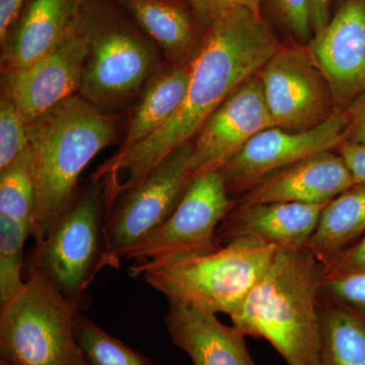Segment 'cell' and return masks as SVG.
I'll return each mask as SVG.
<instances>
[{
  "label": "cell",
  "instance_id": "cell-23",
  "mask_svg": "<svg viewBox=\"0 0 365 365\" xmlns=\"http://www.w3.org/2000/svg\"><path fill=\"white\" fill-rule=\"evenodd\" d=\"M36 188L30 148L0 170V215L31 230L35 225Z\"/></svg>",
  "mask_w": 365,
  "mask_h": 365
},
{
  "label": "cell",
  "instance_id": "cell-12",
  "mask_svg": "<svg viewBox=\"0 0 365 365\" xmlns=\"http://www.w3.org/2000/svg\"><path fill=\"white\" fill-rule=\"evenodd\" d=\"M273 126L257 74L212 113L192 141V181L209 173L220 172L250 139Z\"/></svg>",
  "mask_w": 365,
  "mask_h": 365
},
{
  "label": "cell",
  "instance_id": "cell-6",
  "mask_svg": "<svg viewBox=\"0 0 365 365\" xmlns=\"http://www.w3.org/2000/svg\"><path fill=\"white\" fill-rule=\"evenodd\" d=\"M78 26L88 40L78 95L106 111L121 109L141 93L155 71V51L102 0H86Z\"/></svg>",
  "mask_w": 365,
  "mask_h": 365
},
{
  "label": "cell",
  "instance_id": "cell-19",
  "mask_svg": "<svg viewBox=\"0 0 365 365\" xmlns=\"http://www.w3.org/2000/svg\"><path fill=\"white\" fill-rule=\"evenodd\" d=\"M365 235V185H353L329 201L306 248L325 266Z\"/></svg>",
  "mask_w": 365,
  "mask_h": 365
},
{
  "label": "cell",
  "instance_id": "cell-14",
  "mask_svg": "<svg viewBox=\"0 0 365 365\" xmlns=\"http://www.w3.org/2000/svg\"><path fill=\"white\" fill-rule=\"evenodd\" d=\"M307 49L330 85L336 109L344 112L365 93V0H342Z\"/></svg>",
  "mask_w": 365,
  "mask_h": 365
},
{
  "label": "cell",
  "instance_id": "cell-21",
  "mask_svg": "<svg viewBox=\"0 0 365 365\" xmlns=\"http://www.w3.org/2000/svg\"><path fill=\"white\" fill-rule=\"evenodd\" d=\"M124 7L175 62H181L196 43L189 11L178 0H113Z\"/></svg>",
  "mask_w": 365,
  "mask_h": 365
},
{
  "label": "cell",
  "instance_id": "cell-32",
  "mask_svg": "<svg viewBox=\"0 0 365 365\" xmlns=\"http://www.w3.org/2000/svg\"><path fill=\"white\" fill-rule=\"evenodd\" d=\"M29 0H0V43H4L7 34L23 11Z\"/></svg>",
  "mask_w": 365,
  "mask_h": 365
},
{
  "label": "cell",
  "instance_id": "cell-24",
  "mask_svg": "<svg viewBox=\"0 0 365 365\" xmlns=\"http://www.w3.org/2000/svg\"><path fill=\"white\" fill-rule=\"evenodd\" d=\"M76 334L86 365H158L113 337L81 312L76 319Z\"/></svg>",
  "mask_w": 365,
  "mask_h": 365
},
{
  "label": "cell",
  "instance_id": "cell-16",
  "mask_svg": "<svg viewBox=\"0 0 365 365\" xmlns=\"http://www.w3.org/2000/svg\"><path fill=\"white\" fill-rule=\"evenodd\" d=\"M327 203L234 204L218 227V241L222 246L253 240L277 248H304Z\"/></svg>",
  "mask_w": 365,
  "mask_h": 365
},
{
  "label": "cell",
  "instance_id": "cell-20",
  "mask_svg": "<svg viewBox=\"0 0 365 365\" xmlns=\"http://www.w3.org/2000/svg\"><path fill=\"white\" fill-rule=\"evenodd\" d=\"M190 60L170 67L151 81L132 115L126 136L118 150H127L145 140L179 111L188 90Z\"/></svg>",
  "mask_w": 365,
  "mask_h": 365
},
{
  "label": "cell",
  "instance_id": "cell-30",
  "mask_svg": "<svg viewBox=\"0 0 365 365\" xmlns=\"http://www.w3.org/2000/svg\"><path fill=\"white\" fill-rule=\"evenodd\" d=\"M347 120L345 143H365V93L345 110Z\"/></svg>",
  "mask_w": 365,
  "mask_h": 365
},
{
  "label": "cell",
  "instance_id": "cell-5",
  "mask_svg": "<svg viewBox=\"0 0 365 365\" xmlns=\"http://www.w3.org/2000/svg\"><path fill=\"white\" fill-rule=\"evenodd\" d=\"M0 307V359L9 365H86L76 334L79 307L40 271Z\"/></svg>",
  "mask_w": 365,
  "mask_h": 365
},
{
  "label": "cell",
  "instance_id": "cell-34",
  "mask_svg": "<svg viewBox=\"0 0 365 365\" xmlns=\"http://www.w3.org/2000/svg\"><path fill=\"white\" fill-rule=\"evenodd\" d=\"M212 18L215 14L232 9V7H246L254 13L261 14L262 0H208Z\"/></svg>",
  "mask_w": 365,
  "mask_h": 365
},
{
  "label": "cell",
  "instance_id": "cell-15",
  "mask_svg": "<svg viewBox=\"0 0 365 365\" xmlns=\"http://www.w3.org/2000/svg\"><path fill=\"white\" fill-rule=\"evenodd\" d=\"M353 185L351 173L340 153L324 151L269 175L234 204L327 203Z\"/></svg>",
  "mask_w": 365,
  "mask_h": 365
},
{
  "label": "cell",
  "instance_id": "cell-36",
  "mask_svg": "<svg viewBox=\"0 0 365 365\" xmlns=\"http://www.w3.org/2000/svg\"><path fill=\"white\" fill-rule=\"evenodd\" d=\"M0 365H9V364H7L6 361H4V359H0Z\"/></svg>",
  "mask_w": 365,
  "mask_h": 365
},
{
  "label": "cell",
  "instance_id": "cell-28",
  "mask_svg": "<svg viewBox=\"0 0 365 365\" xmlns=\"http://www.w3.org/2000/svg\"><path fill=\"white\" fill-rule=\"evenodd\" d=\"M274 14L295 38L309 41L313 37L311 0H268Z\"/></svg>",
  "mask_w": 365,
  "mask_h": 365
},
{
  "label": "cell",
  "instance_id": "cell-9",
  "mask_svg": "<svg viewBox=\"0 0 365 365\" xmlns=\"http://www.w3.org/2000/svg\"><path fill=\"white\" fill-rule=\"evenodd\" d=\"M232 205L220 172L197 178L167 222L128 250L124 258L145 262L218 251L223 247L218 227Z\"/></svg>",
  "mask_w": 365,
  "mask_h": 365
},
{
  "label": "cell",
  "instance_id": "cell-18",
  "mask_svg": "<svg viewBox=\"0 0 365 365\" xmlns=\"http://www.w3.org/2000/svg\"><path fill=\"white\" fill-rule=\"evenodd\" d=\"M163 321L173 345L192 365H256L246 336L234 325H223L215 314L169 302Z\"/></svg>",
  "mask_w": 365,
  "mask_h": 365
},
{
  "label": "cell",
  "instance_id": "cell-2",
  "mask_svg": "<svg viewBox=\"0 0 365 365\" xmlns=\"http://www.w3.org/2000/svg\"><path fill=\"white\" fill-rule=\"evenodd\" d=\"M118 117L81 95L30 123L36 188L35 245L44 241L78 193V181L98 153L116 140Z\"/></svg>",
  "mask_w": 365,
  "mask_h": 365
},
{
  "label": "cell",
  "instance_id": "cell-3",
  "mask_svg": "<svg viewBox=\"0 0 365 365\" xmlns=\"http://www.w3.org/2000/svg\"><path fill=\"white\" fill-rule=\"evenodd\" d=\"M325 271L304 248H278L263 277L230 316L245 336L268 341L287 365H317Z\"/></svg>",
  "mask_w": 365,
  "mask_h": 365
},
{
  "label": "cell",
  "instance_id": "cell-31",
  "mask_svg": "<svg viewBox=\"0 0 365 365\" xmlns=\"http://www.w3.org/2000/svg\"><path fill=\"white\" fill-rule=\"evenodd\" d=\"M339 153L351 173L355 184L365 185V143H344Z\"/></svg>",
  "mask_w": 365,
  "mask_h": 365
},
{
  "label": "cell",
  "instance_id": "cell-26",
  "mask_svg": "<svg viewBox=\"0 0 365 365\" xmlns=\"http://www.w3.org/2000/svg\"><path fill=\"white\" fill-rule=\"evenodd\" d=\"M30 144V124L11 98L1 91L0 98V170L16 160Z\"/></svg>",
  "mask_w": 365,
  "mask_h": 365
},
{
  "label": "cell",
  "instance_id": "cell-8",
  "mask_svg": "<svg viewBox=\"0 0 365 365\" xmlns=\"http://www.w3.org/2000/svg\"><path fill=\"white\" fill-rule=\"evenodd\" d=\"M193 143L173 151L135 188L125 192L107 220L110 267L119 268L128 250L153 234L173 215L190 185Z\"/></svg>",
  "mask_w": 365,
  "mask_h": 365
},
{
  "label": "cell",
  "instance_id": "cell-4",
  "mask_svg": "<svg viewBox=\"0 0 365 365\" xmlns=\"http://www.w3.org/2000/svg\"><path fill=\"white\" fill-rule=\"evenodd\" d=\"M277 249L237 240L213 253L137 262L130 273L143 278L168 302L230 317L263 277Z\"/></svg>",
  "mask_w": 365,
  "mask_h": 365
},
{
  "label": "cell",
  "instance_id": "cell-29",
  "mask_svg": "<svg viewBox=\"0 0 365 365\" xmlns=\"http://www.w3.org/2000/svg\"><path fill=\"white\" fill-rule=\"evenodd\" d=\"M325 276H342L365 272V235L324 266Z\"/></svg>",
  "mask_w": 365,
  "mask_h": 365
},
{
  "label": "cell",
  "instance_id": "cell-22",
  "mask_svg": "<svg viewBox=\"0 0 365 365\" xmlns=\"http://www.w3.org/2000/svg\"><path fill=\"white\" fill-rule=\"evenodd\" d=\"M317 365H365V319L323 292Z\"/></svg>",
  "mask_w": 365,
  "mask_h": 365
},
{
  "label": "cell",
  "instance_id": "cell-13",
  "mask_svg": "<svg viewBox=\"0 0 365 365\" xmlns=\"http://www.w3.org/2000/svg\"><path fill=\"white\" fill-rule=\"evenodd\" d=\"M88 40L78 26L32 66L2 74V90L29 124L55 106L78 95L83 83Z\"/></svg>",
  "mask_w": 365,
  "mask_h": 365
},
{
  "label": "cell",
  "instance_id": "cell-17",
  "mask_svg": "<svg viewBox=\"0 0 365 365\" xmlns=\"http://www.w3.org/2000/svg\"><path fill=\"white\" fill-rule=\"evenodd\" d=\"M86 0H29L1 44L2 74L32 66L78 23Z\"/></svg>",
  "mask_w": 365,
  "mask_h": 365
},
{
  "label": "cell",
  "instance_id": "cell-25",
  "mask_svg": "<svg viewBox=\"0 0 365 365\" xmlns=\"http://www.w3.org/2000/svg\"><path fill=\"white\" fill-rule=\"evenodd\" d=\"M32 237L31 230L20 222L0 215V307L13 299L25 285L24 247Z\"/></svg>",
  "mask_w": 365,
  "mask_h": 365
},
{
  "label": "cell",
  "instance_id": "cell-10",
  "mask_svg": "<svg viewBox=\"0 0 365 365\" xmlns=\"http://www.w3.org/2000/svg\"><path fill=\"white\" fill-rule=\"evenodd\" d=\"M258 76L275 126L309 130L337 112L330 85L307 48H278Z\"/></svg>",
  "mask_w": 365,
  "mask_h": 365
},
{
  "label": "cell",
  "instance_id": "cell-27",
  "mask_svg": "<svg viewBox=\"0 0 365 365\" xmlns=\"http://www.w3.org/2000/svg\"><path fill=\"white\" fill-rule=\"evenodd\" d=\"M323 294L365 319V272L324 275Z\"/></svg>",
  "mask_w": 365,
  "mask_h": 365
},
{
  "label": "cell",
  "instance_id": "cell-7",
  "mask_svg": "<svg viewBox=\"0 0 365 365\" xmlns=\"http://www.w3.org/2000/svg\"><path fill=\"white\" fill-rule=\"evenodd\" d=\"M107 220L102 186L91 178L44 241L34 245L26 270L44 274L81 309L96 276L110 267Z\"/></svg>",
  "mask_w": 365,
  "mask_h": 365
},
{
  "label": "cell",
  "instance_id": "cell-11",
  "mask_svg": "<svg viewBox=\"0 0 365 365\" xmlns=\"http://www.w3.org/2000/svg\"><path fill=\"white\" fill-rule=\"evenodd\" d=\"M347 120L335 112L324 123L306 131L273 126L259 132L230 158L222 174L228 195L235 201L277 170L345 143Z\"/></svg>",
  "mask_w": 365,
  "mask_h": 365
},
{
  "label": "cell",
  "instance_id": "cell-35",
  "mask_svg": "<svg viewBox=\"0 0 365 365\" xmlns=\"http://www.w3.org/2000/svg\"><path fill=\"white\" fill-rule=\"evenodd\" d=\"M190 6L193 9L197 18L201 23L208 26L212 20V14H211L210 6H209L208 0H187Z\"/></svg>",
  "mask_w": 365,
  "mask_h": 365
},
{
  "label": "cell",
  "instance_id": "cell-1",
  "mask_svg": "<svg viewBox=\"0 0 365 365\" xmlns=\"http://www.w3.org/2000/svg\"><path fill=\"white\" fill-rule=\"evenodd\" d=\"M279 47L261 14L246 7L215 14L200 47L190 60L188 90L179 111L145 140L118 150L91 176L102 186L108 210L173 151L192 143L212 113L257 76Z\"/></svg>",
  "mask_w": 365,
  "mask_h": 365
},
{
  "label": "cell",
  "instance_id": "cell-33",
  "mask_svg": "<svg viewBox=\"0 0 365 365\" xmlns=\"http://www.w3.org/2000/svg\"><path fill=\"white\" fill-rule=\"evenodd\" d=\"M331 0H311L312 29L314 34L325 28L331 19Z\"/></svg>",
  "mask_w": 365,
  "mask_h": 365
},
{
  "label": "cell",
  "instance_id": "cell-37",
  "mask_svg": "<svg viewBox=\"0 0 365 365\" xmlns=\"http://www.w3.org/2000/svg\"><path fill=\"white\" fill-rule=\"evenodd\" d=\"M341 1H342V0H341Z\"/></svg>",
  "mask_w": 365,
  "mask_h": 365
}]
</instances>
